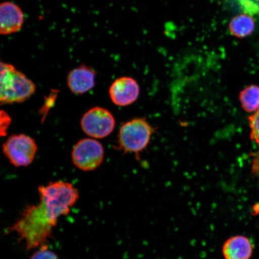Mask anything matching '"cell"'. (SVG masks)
I'll list each match as a JSON object with an SVG mask.
<instances>
[{
  "label": "cell",
  "instance_id": "12",
  "mask_svg": "<svg viewBox=\"0 0 259 259\" xmlns=\"http://www.w3.org/2000/svg\"><path fill=\"white\" fill-rule=\"evenodd\" d=\"M255 23L250 15L242 14L236 15L230 21L228 30L232 36L242 38L249 36L255 30Z\"/></svg>",
  "mask_w": 259,
  "mask_h": 259
},
{
  "label": "cell",
  "instance_id": "10",
  "mask_svg": "<svg viewBox=\"0 0 259 259\" xmlns=\"http://www.w3.org/2000/svg\"><path fill=\"white\" fill-rule=\"evenodd\" d=\"M96 73V71L92 67L81 64L68 74V87L71 92L76 95L88 92L95 85Z\"/></svg>",
  "mask_w": 259,
  "mask_h": 259
},
{
  "label": "cell",
  "instance_id": "1",
  "mask_svg": "<svg viewBox=\"0 0 259 259\" xmlns=\"http://www.w3.org/2000/svg\"><path fill=\"white\" fill-rule=\"evenodd\" d=\"M55 226L39 203L25 207L21 218L10 227L8 231L15 232L19 241L24 242L26 249L31 250L46 245Z\"/></svg>",
  "mask_w": 259,
  "mask_h": 259
},
{
  "label": "cell",
  "instance_id": "2",
  "mask_svg": "<svg viewBox=\"0 0 259 259\" xmlns=\"http://www.w3.org/2000/svg\"><path fill=\"white\" fill-rule=\"evenodd\" d=\"M40 203L49 218L57 225L61 217L67 215L79 199V192L72 184L63 181L38 187Z\"/></svg>",
  "mask_w": 259,
  "mask_h": 259
},
{
  "label": "cell",
  "instance_id": "8",
  "mask_svg": "<svg viewBox=\"0 0 259 259\" xmlns=\"http://www.w3.org/2000/svg\"><path fill=\"white\" fill-rule=\"evenodd\" d=\"M109 92L115 105L127 106L137 101L140 94V87L137 81L133 77L123 76L112 83Z\"/></svg>",
  "mask_w": 259,
  "mask_h": 259
},
{
  "label": "cell",
  "instance_id": "5",
  "mask_svg": "<svg viewBox=\"0 0 259 259\" xmlns=\"http://www.w3.org/2000/svg\"><path fill=\"white\" fill-rule=\"evenodd\" d=\"M37 150L34 139L23 134L12 136L3 145V154L16 167L30 165L34 159Z\"/></svg>",
  "mask_w": 259,
  "mask_h": 259
},
{
  "label": "cell",
  "instance_id": "7",
  "mask_svg": "<svg viewBox=\"0 0 259 259\" xmlns=\"http://www.w3.org/2000/svg\"><path fill=\"white\" fill-rule=\"evenodd\" d=\"M80 124L83 131L89 137L101 139L112 134L115 128V119L108 110L95 107L83 115Z\"/></svg>",
  "mask_w": 259,
  "mask_h": 259
},
{
  "label": "cell",
  "instance_id": "9",
  "mask_svg": "<svg viewBox=\"0 0 259 259\" xmlns=\"http://www.w3.org/2000/svg\"><path fill=\"white\" fill-rule=\"evenodd\" d=\"M25 16L15 3L4 2L0 5V33L8 35L16 33L23 27Z\"/></svg>",
  "mask_w": 259,
  "mask_h": 259
},
{
  "label": "cell",
  "instance_id": "14",
  "mask_svg": "<svg viewBox=\"0 0 259 259\" xmlns=\"http://www.w3.org/2000/svg\"><path fill=\"white\" fill-rule=\"evenodd\" d=\"M251 129L250 137L259 148V109L248 117Z\"/></svg>",
  "mask_w": 259,
  "mask_h": 259
},
{
  "label": "cell",
  "instance_id": "15",
  "mask_svg": "<svg viewBox=\"0 0 259 259\" xmlns=\"http://www.w3.org/2000/svg\"><path fill=\"white\" fill-rule=\"evenodd\" d=\"M30 259H58V257L54 252L49 250L48 246L45 245L35 251Z\"/></svg>",
  "mask_w": 259,
  "mask_h": 259
},
{
  "label": "cell",
  "instance_id": "11",
  "mask_svg": "<svg viewBox=\"0 0 259 259\" xmlns=\"http://www.w3.org/2000/svg\"><path fill=\"white\" fill-rule=\"evenodd\" d=\"M254 247L250 238L244 235H235L226 239L222 246L225 259H250Z\"/></svg>",
  "mask_w": 259,
  "mask_h": 259
},
{
  "label": "cell",
  "instance_id": "6",
  "mask_svg": "<svg viewBox=\"0 0 259 259\" xmlns=\"http://www.w3.org/2000/svg\"><path fill=\"white\" fill-rule=\"evenodd\" d=\"M104 155V148L99 141L83 139L74 146L72 158L73 164L79 169L92 171L101 165Z\"/></svg>",
  "mask_w": 259,
  "mask_h": 259
},
{
  "label": "cell",
  "instance_id": "3",
  "mask_svg": "<svg viewBox=\"0 0 259 259\" xmlns=\"http://www.w3.org/2000/svg\"><path fill=\"white\" fill-rule=\"evenodd\" d=\"M2 105L24 102L33 95L35 85L25 74L16 70L13 65L1 63L0 73Z\"/></svg>",
  "mask_w": 259,
  "mask_h": 259
},
{
  "label": "cell",
  "instance_id": "4",
  "mask_svg": "<svg viewBox=\"0 0 259 259\" xmlns=\"http://www.w3.org/2000/svg\"><path fill=\"white\" fill-rule=\"evenodd\" d=\"M156 130L145 118L126 122L119 129V148L125 153H135L139 156L150 144Z\"/></svg>",
  "mask_w": 259,
  "mask_h": 259
},
{
  "label": "cell",
  "instance_id": "13",
  "mask_svg": "<svg viewBox=\"0 0 259 259\" xmlns=\"http://www.w3.org/2000/svg\"><path fill=\"white\" fill-rule=\"evenodd\" d=\"M239 99L245 112H257L259 109V86L251 85L245 87L239 93Z\"/></svg>",
  "mask_w": 259,
  "mask_h": 259
}]
</instances>
